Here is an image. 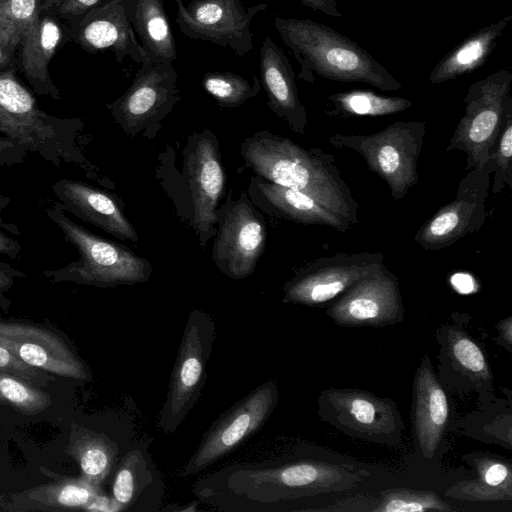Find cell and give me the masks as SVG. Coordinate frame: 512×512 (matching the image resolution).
Wrapping results in <instances>:
<instances>
[{
	"label": "cell",
	"mask_w": 512,
	"mask_h": 512,
	"mask_svg": "<svg viewBox=\"0 0 512 512\" xmlns=\"http://www.w3.org/2000/svg\"><path fill=\"white\" fill-rule=\"evenodd\" d=\"M361 479L350 466L292 455L233 463L200 478L192 491L222 511L276 512L293 509L301 499L350 489Z\"/></svg>",
	"instance_id": "1"
},
{
	"label": "cell",
	"mask_w": 512,
	"mask_h": 512,
	"mask_svg": "<svg viewBox=\"0 0 512 512\" xmlns=\"http://www.w3.org/2000/svg\"><path fill=\"white\" fill-rule=\"evenodd\" d=\"M241 154L246 166L261 179L307 194L352 225L359 222L360 205L333 155L317 147L306 149L267 131L246 138Z\"/></svg>",
	"instance_id": "2"
},
{
	"label": "cell",
	"mask_w": 512,
	"mask_h": 512,
	"mask_svg": "<svg viewBox=\"0 0 512 512\" xmlns=\"http://www.w3.org/2000/svg\"><path fill=\"white\" fill-rule=\"evenodd\" d=\"M274 26L300 64L299 79L314 83L316 74L338 82H361L382 91L402 88L368 51L329 26L280 16L274 17Z\"/></svg>",
	"instance_id": "3"
},
{
	"label": "cell",
	"mask_w": 512,
	"mask_h": 512,
	"mask_svg": "<svg viewBox=\"0 0 512 512\" xmlns=\"http://www.w3.org/2000/svg\"><path fill=\"white\" fill-rule=\"evenodd\" d=\"M82 123L43 111L16 76V67L0 71V133L37 153L57 168L83 165L78 146Z\"/></svg>",
	"instance_id": "4"
},
{
	"label": "cell",
	"mask_w": 512,
	"mask_h": 512,
	"mask_svg": "<svg viewBox=\"0 0 512 512\" xmlns=\"http://www.w3.org/2000/svg\"><path fill=\"white\" fill-rule=\"evenodd\" d=\"M46 215L79 253L78 260L43 272L52 283L72 282L109 288L134 285L150 278L152 267L147 259L75 223L68 217L61 203H53L46 209Z\"/></svg>",
	"instance_id": "5"
},
{
	"label": "cell",
	"mask_w": 512,
	"mask_h": 512,
	"mask_svg": "<svg viewBox=\"0 0 512 512\" xmlns=\"http://www.w3.org/2000/svg\"><path fill=\"white\" fill-rule=\"evenodd\" d=\"M426 128L424 121H396L372 134L336 133L328 142L360 154L368 168L387 183L391 197L398 201L419 182L417 166Z\"/></svg>",
	"instance_id": "6"
},
{
	"label": "cell",
	"mask_w": 512,
	"mask_h": 512,
	"mask_svg": "<svg viewBox=\"0 0 512 512\" xmlns=\"http://www.w3.org/2000/svg\"><path fill=\"white\" fill-rule=\"evenodd\" d=\"M512 73L499 69L473 82L464 98V114L459 120L446 151L466 155L465 171L482 168L492 160L507 109Z\"/></svg>",
	"instance_id": "7"
},
{
	"label": "cell",
	"mask_w": 512,
	"mask_h": 512,
	"mask_svg": "<svg viewBox=\"0 0 512 512\" xmlns=\"http://www.w3.org/2000/svg\"><path fill=\"white\" fill-rule=\"evenodd\" d=\"M215 340L213 319L203 311L188 316L157 427L174 433L198 401Z\"/></svg>",
	"instance_id": "8"
},
{
	"label": "cell",
	"mask_w": 512,
	"mask_h": 512,
	"mask_svg": "<svg viewBox=\"0 0 512 512\" xmlns=\"http://www.w3.org/2000/svg\"><path fill=\"white\" fill-rule=\"evenodd\" d=\"M319 417L342 433L376 444L397 446L405 425L391 398L359 389L329 388L318 396Z\"/></svg>",
	"instance_id": "9"
},
{
	"label": "cell",
	"mask_w": 512,
	"mask_h": 512,
	"mask_svg": "<svg viewBox=\"0 0 512 512\" xmlns=\"http://www.w3.org/2000/svg\"><path fill=\"white\" fill-rule=\"evenodd\" d=\"M278 400L275 380L257 386L211 424L179 475L184 478L196 475L235 450L261 429Z\"/></svg>",
	"instance_id": "10"
},
{
	"label": "cell",
	"mask_w": 512,
	"mask_h": 512,
	"mask_svg": "<svg viewBox=\"0 0 512 512\" xmlns=\"http://www.w3.org/2000/svg\"><path fill=\"white\" fill-rule=\"evenodd\" d=\"M492 160L482 168L467 171L459 181L455 198L424 222L414 236L426 251H437L479 231L487 218Z\"/></svg>",
	"instance_id": "11"
},
{
	"label": "cell",
	"mask_w": 512,
	"mask_h": 512,
	"mask_svg": "<svg viewBox=\"0 0 512 512\" xmlns=\"http://www.w3.org/2000/svg\"><path fill=\"white\" fill-rule=\"evenodd\" d=\"M382 265L381 252L337 253L315 259L285 283L282 302L324 306Z\"/></svg>",
	"instance_id": "12"
},
{
	"label": "cell",
	"mask_w": 512,
	"mask_h": 512,
	"mask_svg": "<svg viewBox=\"0 0 512 512\" xmlns=\"http://www.w3.org/2000/svg\"><path fill=\"white\" fill-rule=\"evenodd\" d=\"M218 229L212 259L219 270L232 279L251 275L266 246L263 218L242 192L237 201L227 199L217 211Z\"/></svg>",
	"instance_id": "13"
},
{
	"label": "cell",
	"mask_w": 512,
	"mask_h": 512,
	"mask_svg": "<svg viewBox=\"0 0 512 512\" xmlns=\"http://www.w3.org/2000/svg\"><path fill=\"white\" fill-rule=\"evenodd\" d=\"M177 78L172 62L146 57L127 91L107 105L115 122L134 136L160 121L180 100Z\"/></svg>",
	"instance_id": "14"
},
{
	"label": "cell",
	"mask_w": 512,
	"mask_h": 512,
	"mask_svg": "<svg viewBox=\"0 0 512 512\" xmlns=\"http://www.w3.org/2000/svg\"><path fill=\"white\" fill-rule=\"evenodd\" d=\"M267 8V3L245 8L240 0H192L188 6L178 7L175 21L190 39L213 43L244 56L254 48L252 19Z\"/></svg>",
	"instance_id": "15"
},
{
	"label": "cell",
	"mask_w": 512,
	"mask_h": 512,
	"mask_svg": "<svg viewBox=\"0 0 512 512\" xmlns=\"http://www.w3.org/2000/svg\"><path fill=\"white\" fill-rule=\"evenodd\" d=\"M326 314L343 327H385L402 322L405 310L397 277L382 265L338 296Z\"/></svg>",
	"instance_id": "16"
},
{
	"label": "cell",
	"mask_w": 512,
	"mask_h": 512,
	"mask_svg": "<svg viewBox=\"0 0 512 512\" xmlns=\"http://www.w3.org/2000/svg\"><path fill=\"white\" fill-rule=\"evenodd\" d=\"M188 179L191 222L201 245L205 246L217 223V205L225 186V173L214 134L195 135L186 146L184 157Z\"/></svg>",
	"instance_id": "17"
},
{
	"label": "cell",
	"mask_w": 512,
	"mask_h": 512,
	"mask_svg": "<svg viewBox=\"0 0 512 512\" xmlns=\"http://www.w3.org/2000/svg\"><path fill=\"white\" fill-rule=\"evenodd\" d=\"M456 314L452 323L438 327L439 377L441 384L459 393L477 392L482 403L494 397L493 375L480 345L462 325Z\"/></svg>",
	"instance_id": "18"
},
{
	"label": "cell",
	"mask_w": 512,
	"mask_h": 512,
	"mask_svg": "<svg viewBox=\"0 0 512 512\" xmlns=\"http://www.w3.org/2000/svg\"><path fill=\"white\" fill-rule=\"evenodd\" d=\"M0 345L33 367L52 375L91 380L89 369L56 333L20 321L0 320Z\"/></svg>",
	"instance_id": "19"
},
{
	"label": "cell",
	"mask_w": 512,
	"mask_h": 512,
	"mask_svg": "<svg viewBox=\"0 0 512 512\" xmlns=\"http://www.w3.org/2000/svg\"><path fill=\"white\" fill-rule=\"evenodd\" d=\"M69 41L91 54L112 51L119 64L127 56L137 64L146 59L135 37L124 2L105 4L89 11L70 26Z\"/></svg>",
	"instance_id": "20"
},
{
	"label": "cell",
	"mask_w": 512,
	"mask_h": 512,
	"mask_svg": "<svg viewBox=\"0 0 512 512\" xmlns=\"http://www.w3.org/2000/svg\"><path fill=\"white\" fill-rule=\"evenodd\" d=\"M69 37L70 24L54 9L40 10L25 31L19 47L18 66L36 94L61 99L50 76L49 64Z\"/></svg>",
	"instance_id": "21"
},
{
	"label": "cell",
	"mask_w": 512,
	"mask_h": 512,
	"mask_svg": "<svg viewBox=\"0 0 512 512\" xmlns=\"http://www.w3.org/2000/svg\"><path fill=\"white\" fill-rule=\"evenodd\" d=\"M449 416L447 393L424 355L414 377L411 409L415 447L423 458H433L440 448Z\"/></svg>",
	"instance_id": "22"
},
{
	"label": "cell",
	"mask_w": 512,
	"mask_h": 512,
	"mask_svg": "<svg viewBox=\"0 0 512 512\" xmlns=\"http://www.w3.org/2000/svg\"><path fill=\"white\" fill-rule=\"evenodd\" d=\"M152 440L135 443L116 464L112 497L122 511H155L164 484L149 453Z\"/></svg>",
	"instance_id": "23"
},
{
	"label": "cell",
	"mask_w": 512,
	"mask_h": 512,
	"mask_svg": "<svg viewBox=\"0 0 512 512\" xmlns=\"http://www.w3.org/2000/svg\"><path fill=\"white\" fill-rule=\"evenodd\" d=\"M52 191L66 211L121 239L137 242L139 237L123 211L106 192L85 182L63 178Z\"/></svg>",
	"instance_id": "24"
},
{
	"label": "cell",
	"mask_w": 512,
	"mask_h": 512,
	"mask_svg": "<svg viewBox=\"0 0 512 512\" xmlns=\"http://www.w3.org/2000/svg\"><path fill=\"white\" fill-rule=\"evenodd\" d=\"M259 64L260 83L267 94L268 106L293 132L305 134L307 111L298 95L293 68L284 51L270 37L262 42Z\"/></svg>",
	"instance_id": "25"
},
{
	"label": "cell",
	"mask_w": 512,
	"mask_h": 512,
	"mask_svg": "<svg viewBox=\"0 0 512 512\" xmlns=\"http://www.w3.org/2000/svg\"><path fill=\"white\" fill-rule=\"evenodd\" d=\"M512 16L487 25L470 34L448 52L432 69L428 80L441 84L472 73L488 60Z\"/></svg>",
	"instance_id": "26"
},
{
	"label": "cell",
	"mask_w": 512,
	"mask_h": 512,
	"mask_svg": "<svg viewBox=\"0 0 512 512\" xmlns=\"http://www.w3.org/2000/svg\"><path fill=\"white\" fill-rule=\"evenodd\" d=\"M133 30L141 40L146 57L172 62L177 58L173 31L163 0H125Z\"/></svg>",
	"instance_id": "27"
},
{
	"label": "cell",
	"mask_w": 512,
	"mask_h": 512,
	"mask_svg": "<svg viewBox=\"0 0 512 512\" xmlns=\"http://www.w3.org/2000/svg\"><path fill=\"white\" fill-rule=\"evenodd\" d=\"M258 190L278 215L301 224L324 225L346 232L352 224L307 194L259 179Z\"/></svg>",
	"instance_id": "28"
},
{
	"label": "cell",
	"mask_w": 512,
	"mask_h": 512,
	"mask_svg": "<svg viewBox=\"0 0 512 512\" xmlns=\"http://www.w3.org/2000/svg\"><path fill=\"white\" fill-rule=\"evenodd\" d=\"M65 452L81 470V476L101 485L117 464L118 446L105 433L73 424Z\"/></svg>",
	"instance_id": "29"
},
{
	"label": "cell",
	"mask_w": 512,
	"mask_h": 512,
	"mask_svg": "<svg viewBox=\"0 0 512 512\" xmlns=\"http://www.w3.org/2000/svg\"><path fill=\"white\" fill-rule=\"evenodd\" d=\"M476 476L451 487L446 494L453 498L470 501L511 500L512 470L509 461L487 454L468 456Z\"/></svg>",
	"instance_id": "30"
},
{
	"label": "cell",
	"mask_w": 512,
	"mask_h": 512,
	"mask_svg": "<svg viewBox=\"0 0 512 512\" xmlns=\"http://www.w3.org/2000/svg\"><path fill=\"white\" fill-rule=\"evenodd\" d=\"M101 492L100 485L83 476L62 477L30 488L18 494L17 499L26 509H83Z\"/></svg>",
	"instance_id": "31"
},
{
	"label": "cell",
	"mask_w": 512,
	"mask_h": 512,
	"mask_svg": "<svg viewBox=\"0 0 512 512\" xmlns=\"http://www.w3.org/2000/svg\"><path fill=\"white\" fill-rule=\"evenodd\" d=\"M334 112L352 116H386L403 112L412 106L409 99L387 97L371 91L353 90L328 96Z\"/></svg>",
	"instance_id": "32"
},
{
	"label": "cell",
	"mask_w": 512,
	"mask_h": 512,
	"mask_svg": "<svg viewBox=\"0 0 512 512\" xmlns=\"http://www.w3.org/2000/svg\"><path fill=\"white\" fill-rule=\"evenodd\" d=\"M49 393L14 374L0 370V404L26 416H35L51 406Z\"/></svg>",
	"instance_id": "33"
},
{
	"label": "cell",
	"mask_w": 512,
	"mask_h": 512,
	"mask_svg": "<svg viewBox=\"0 0 512 512\" xmlns=\"http://www.w3.org/2000/svg\"><path fill=\"white\" fill-rule=\"evenodd\" d=\"M203 89L221 107L234 108L256 96L261 89L260 79L253 77L250 82L230 71L207 72L202 80Z\"/></svg>",
	"instance_id": "34"
},
{
	"label": "cell",
	"mask_w": 512,
	"mask_h": 512,
	"mask_svg": "<svg viewBox=\"0 0 512 512\" xmlns=\"http://www.w3.org/2000/svg\"><path fill=\"white\" fill-rule=\"evenodd\" d=\"M452 507L432 491L389 489L381 493L373 512H449Z\"/></svg>",
	"instance_id": "35"
},
{
	"label": "cell",
	"mask_w": 512,
	"mask_h": 512,
	"mask_svg": "<svg viewBox=\"0 0 512 512\" xmlns=\"http://www.w3.org/2000/svg\"><path fill=\"white\" fill-rule=\"evenodd\" d=\"M492 166V193L499 194L505 186L512 189V105L506 111Z\"/></svg>",
	"instance_id": "36"
},
{
	"label": "cell",
	"mask_w": 512,
	"mask_h": 512,
	"mask_svg": "<svg viewBox=\"0 0 512 512\" xmlns=\"http://www.w3.org/2000/svg\"><path fill=\"white\" fill-rule=\"evenodd\" d=\"M41 10V0H0V30L8 29L23 37Z\"/></svg>",
	"instance_id": "37"
},
{
	"label": "cell",
	"mask_w": 512,
	"mask_h": 512,
	"mask_svg": "<svg viewBox=\"0 0 512 512\" xmlns=\"http://www.w3.org/2000/svg\"><path fill=\"white\" fill-rule=\"evenodd\" d=\"M0 370L19 376L38 387H47L51 382L56 381L55 375L28 365L1 345Z\"/></svg>",
	"instance_id": "38"
},
{
	"label": "cell",
	"mask_w": 512,
	"mask_h": 512,
	"mask_svg": "<svg viewBox=\"0 0 512 512\" xmlns=\"http://www.w3.org/2000/svg\"><path fill=\"white\" fill-rule=\"evenodd\" d=\"M10 198L7 195L0 194V254L8 256L15 260L21 252V244L16 237L21 235L17 225L12 222H6L2 213L9 206Z\"/></svg>",
	"instance_id": "39"
},
{
	"label": "cell",
	"mask_w": 512,
	"mask_h": 512,
	"mask_svg": "<svg viewBox=\"0 0 512 512\" xmlns=\"http://www.w3.org/2000/svg\"><path fill=\"white\" fill-rule=\"evenodd\" d=\"M111 0H62L53 8L71 25L76 24L89 11L107 4Z\"/></svg>",
	"instance_id": "40"
},
{
	"label": "cell",
	"mask_w": 512,
	"mask_h": 512,
	"mask_svg": "<svg viewBox=\"0 0 512 512\" xmlns=\"http://www.w3.org/2000/svg\"><path fill=\"white\" fill-rule=\"evenodd\" d=\"M21 39L22 36L14 31L0 30V71L18 65Z\"/></svg>",
	"instance_id": "41"
},
{
	"label": "cell",
	"mask_w": 512,
	"mask_h": 512,
	"mask_svg": "<svg viewBox=\"0 0 512 512\" xmlns=\"http://www.w3.org/2000/svg\"><path fill=\"white\" fill-rule=\"evenodd\" d=\"M27 151L12 139L0 135V167L24 163Z\"/></svg>",
	"instance_id": "42"
},
{
	"label": "cell",
	"mask_w": 512,
	"mask_h": 512,
	"mask_svg": "<svg viewBox=\"0 0 512 512\" xmlns=\"http://www.w3.org/2000/svg\"><path fill=\"white\" fill-rule=\"evenodd\" d=\"M26 274L13 268L10 264L0 259V305L6 302L4 292L8 291L14 284L15 279L23 278Z\"/></svg>",
	"instance_id": "43"
},
{
	"label": "cell",
	"mask_w": 512,
	"mask_h": 512,
	"mask_svg": "<svg viewBox=\"0 0 512 512\" xmlns=\"http://www.w3.org/2000/svg\"><path fill=\"white\" fill-rule=\"evenodd\" d=\"M94 512H122L120 505L112 496L99 493L84 508Z\"/></svg>",
	"instance_id": "44"
},
{
	"label": "cell",
	"mask_w": 512,
	"mask_h": 512,
	"mask_svg": "<svg viewBox=\"0 0 512 512\" xmlns=\"http://www.w3.org/2000/svg\"><path fill=\"white\" fill-rule=\"evenodd\" d=\"M306 7L322 12L328 16L340 17L341 12L335 0H298Z\"/></svg>",
	"instance_id": "45"
},
{
	"label": "cell",
	"mask_w": 512,
	"mask_h": 512,
	"mask_svg": "<svg viewBox=\"0 0 512 512\" xmlns=\"http://www.w3.org/2000/svg\"><path fill=\"white\" fill-rule=\"evenodd\" d=\"M497 330L501 338L500 344L506 347V349L512 351V317L509 316L506 319L501 320L497 324Z\"/></svg>",
	"instance_id": "46"
},
{
	"label": "cell",
	"mask_w": 512,
	"mask_h": 512,
	"mask_svg": "<svg viewBox=\"0 0 512 512\" xmlns=\"http://www.w3.org/2000/svg\"><path fill=\"white\" fill-rule=\"evenodd\" d=\"M62 0H41V10L55 8Z\"/></svg>",
	"instance_id": "47"
},
{
	"label": "cell",
	"mask_w": 512,
	"mask_h": 512,
	"mask_svg": "<svg viewBox=\"0 0 512 512\" xmlns=\"http://www.w3.org/2000/svg\"><path fill=\"white\" fill-rule=\"evenodd\" d=\"M122 1H125V0H111V1H109L107 4H115V3L122 2ZM175 1H176V3H177V6H178V7H182V6H184V4H183V1H182V0H175Z\"/></svg>",
	"instance_id": "48"
}]
</instances>
